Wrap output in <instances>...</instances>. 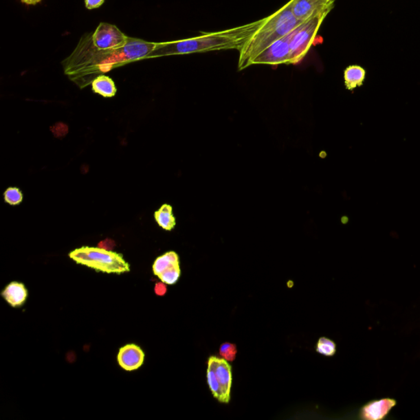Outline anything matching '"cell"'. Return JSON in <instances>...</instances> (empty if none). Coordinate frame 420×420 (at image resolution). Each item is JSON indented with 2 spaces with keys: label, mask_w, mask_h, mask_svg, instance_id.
Segmentation results:
<instances>
[{
  "label": "cell",
  "mask_w": 420,
  "mask_h": 420,
  "mask_svg": "<svg viewBox=\"0 0 420 420\" xmlns=\"http://www.w3.org/2000/svg\"><path fill=\"white\" fill-rule=\"evenodd\" d=\"M157 43L129 38L124 47L100 49L93 44L91 34L85 35L69 58L63 62L65 73L80 88L97 76L130 62L148 58Z\"/></svg>",
  "instance_id": "6da1fadb"
},
{
  "label": "cell",
  "mask_w": 420,
  "mask_h": 420,
  "mask_svg": "<svg viewBox=\"0 0 420 420\" xmlns=\"http://www.w3.org/2000/svg\"><path fill=\"white\" fill-rule=\"evenodd\" d=\"M264 21L265 19H262L221 32H203L201 36L189 39L157 43L156 48L148 58L208 53L219 50H240Z\"/></svg>",
  "instance_id": "7a4b0ae2"
},
{
  "label": "cell",
  "mask_w": 420,
  "mask_h": 420,
  "mask_svg": "<svg viewBox=\"0 0 420 420\" xmlns=\"http://www.w3.org/2000/svg\"><path fill=\"white\" fill-rule=\"evenodd\" d=\"M300 23L292 14L291 0L273 14L266 16L264 23L239 50V70L247 69L254 58L274 42L289 35Z\"/></svg>",
  "instance_id": "3957f363"
},
{
  "label": "cell",
  "mask_w": 420,
  "mask_h": 420,
  "mask_svg": "<svg viewBox=\"0 0 420 420\" xmlns=\"http://www.w3.org/2000/svg\"><path fill=\"white\" fill-rule=\"evenodd\" d=\"M69 257L76 264L98 272L121 274L130 272V265L122 254L99 247H82L73 250Z\"/></svg>",
  "instance_id": "277c9868"
},
{
  "label": "cell",
  "mask_w": 420,
  "mask_h": 420,
  "mask_svg": "<svg viewBox=\"0 0 420 420\" xmlns=\"http://www.w3.org/2000/svg\"><path fill=\"white\" fill-rule=\"evenodd\" d=\"M328 15V12H324L301 22L287 36L290 48L289 65H298L307 56L309 50L316 40L322 23Z\"/></svg>",
  "instance_id": "5b68a950"
},
{
  "label": "cell",
  "mask_w": 420,
  "mask_h": 420,
  "mask_svg": "<svg viewBox=\"0 0 420 420\" xmlns=\"http://www.w3.org/2000/svg\"><path fill=\"white\" fill-rule=\"evenodd\" d=\"M93 44L100 49H114L127 43L129 37L122 33L116 25L101 23L91 35Z\"/></svg>",
  "instance_id": "8992f818"
},
{
  "label": "cell",
  "mask_w": 420,
  "mask_h": 420,
  "mask_svg": "<svg viewBox=\"0 0 420 420\" xmlns=\"http://www.w3.org/2000/svg\"><path fill=\"white\" fill-rule=\"evenodd\" d=\"M290 48L288 44L287 36L282 38L269 48H267L257 57L254 58L250 66L265 65L269 66L289 65Z\"/></svg>",
  "instance_id": "52a82bcc"
},
{
  "label": "cell",
  "mask_w": 420,
  "mask_h": 420,
  "mask_svg": "<svg viewBox=\"0 0 420 420\" xmlns=\"http://www.w3.org/2000/svg\"><path fill=\"white\" fill-rule=\"evenodd\" d=\"M291 3L292 14L300 22L324 12L329 14L334 8V0H291Z\"/></svg>",
  "instance_id": "ba28073f"
},
{
  "label": "cell",
  "mask_w": 420,
  "mask_h": 420,
  "mask_svg": "<svg viewBox=\"0 0 420 420\" xmlns=\"http://www.w3.org/2000/svg\"><path fill=\"white\" fill-rule=\"evenodd\" d=\"M208 366L213 368L216 377L221 386L223 396V403H229L231 399L232 384V366L228 360L220 359L217 356H210L208 360Z\"/></svg>",
  "instance_id": "9c48e42d"
},
{
  "label": "cell",
  "mask_w": 420,
  "mask_h": 420,
  "mask_svg": "<svg viewBox=\"0 0 420 420\" xmlns=\"http://www.w3.org/2000/svg\"><path fill=\"white\" fill-rule=\"evenodd\" d=\"M120 366L126 371L138 370L145 362V353L142 348L135 344H127L120 348L117 356Z\"/></svg>",
  "instance_id": "30bf717a"
},
{
  "label": "cell",
  "mask_w": 420,
  "mask_h": 420,
  "mask_svg": "<svg viewBox=\"0 0 420 420\" xmlns=\"http://www.w3.org/2000/svg\"><path fill=\"white\" fill-rule=\"evenodd\" d=\"M395 406L396 401L393 399L371 401L363 407L360 411V418L366 420L383 419Z\"/></svg>",
  "instance_id": "8fae6325"
},
{
  "label": "cell",
  "mask_w": 420,
  "mask_h": 420,
  "mask_svg": "<svg viewBox=\"0 0 420 420\" xmlns=\"http://www.w3.org/2000/svg\"><path fill=\"white\" fill-rule=\"evenodd\" d=\"M1 296L12 307L18 308L27 301L28 291L23 283L12 282L4 288Z\"/></svg>",
  "instance_id": "7c38bea8"
},
{
  "label": "cell",
  "mask_w": 420,
  "mask_h": 420,
  "mask_svg": "<svg viewBox=\"0 0 420 420\" xmlns=\"http://www.w3.org/2000/svg\"><path fill=\"white\" fill-rule=\"evenodd\" d=\"M92 91L105 98H111L116 95L117 88L113 80L109 76L100 75L91 83Z\"/></svg>",
  "instance_id": "4fadbf2b"
},
{
  "label": "cell",
  "mask_w": 420,
  "mask_h": 420,
  "mask_svg": "<svg viewBox=\"0 0 420 420\" xmlns=\"http://www.w3.org/2000/svg\"><path fill=\"white\" fill-rule=\"evenodd\" d=\"M366 78V70L358 65H351L346 67L344 71V79L346 89L349 91L362 87Z\"/></svg>",
  "instance_id": "5bb4252c"
},
{
  "label": "cell",
  "mask_w": 420,
  "mask_h": 420,
  "mask_svg": "<svg viewBox=\"0 0 420 420\" xmlns=\"http://www.w3.org/2000/svg\"><path fill=\"white\" fill-rule=\"evenodd\" d=\"M155 219L160 228L166 231H172L176 226V219L173 214V207L168 203H164L155 211Z\"/></svg>",
  "instance_id": "9a60e30c"
},
{
  "label": "cell",
  "mask_w": 420,
  "mask_h": 420,
  "mask_svg": "<svg viewBox=\"0 0 420 420\" xmlns=\"http://www.w3.org/2000/svg\"><path fill=\"white\" fill-rule=\"evenodd\" d=\"M179 256L176 252H169L156 258L153 265V272L159 277L164 271L175 265H179Z\"/></svg>",
  "instance_id": "2e32d148"
},
{
  "label": "cell",
  "mask_w": 420,
  "mask_h": 420,
  "mask_svg": "<svg viewBox=\"0 0 420 420\" xmlns=\"http://www.w3.org/2000/svg\"><path fill=\"white\" fill-rule=\"evenodd\" d=\"M207 382L214 397L217 399L219 402L223 403V396L221 386H220L215 373L211 366H208L207 368Z\"/></svg>",
  "instance_id": "e0dca14e"
},
{
  "label": "cell",
  "mask_w": 420,
  "mask_h": 420,
  "mask_svg": "<svg viewBox=\"0 0 420 420\" xmlns=\"http://www.w3.org/2000/svg\"><path fill=\"white\" fill-rule=\"evenodd\" d=\"M181 276L180 265L172 267V268L164 271V273L159 276L161 282L167 284V285H174L179 280Z\"/></svg>",
  "instance_id": "ac0fdd59"
},
{
  "label": "cell",
  "mask_w": 420,
  "mask_h": 420,
  "mask_svg": "<svg viewBox=\"0 0 420 420\" xmlns=\"http://www.w3.org/2000/svg\"><path fill=\"white\" fill-rule=\"evenodd\" d=\"M316 351L325 356H333L336 353V344L329 338H321L317 342Z\"/></svg>",
  "instance_id": "d6986e66"
},
{
  "label": "cell",
  "mask_w": 420,
  "mask_h": 420,
  "mask_svg": "<svg viewBox=\"0 0 420 420\" xmlns=\"http://www.w3.org/2000/svg\"><path fill=\"white\" fill-rule=\"evenodd\" d=\"M4 201L12 206H19L23 202L22 190L18 188H8L3 193Z\"/></svg>",
  "instance_id": "ffe728a7"
},
{
  "label": "cell",
  "mask_w": 420,
  "mask_h": 420,
  "mask_svg": "<svg viewBox=\"0 0 420 420\" xmlns=\"http://www.w3.org/2000/svg\"><path fill=\"white\" fill-rule=\"evenodd\" d=\"M237 353V348L235 344L230 342H224L219 347V355L228 362L235 360Z\"/></svg>",
  "instance_id": "44dd1931"
},
{
  "label": "cell",
  "mask_w": 420,
  "mask_h": 420,
  "mask_svg": "<svg viewBox=\"0 0 420 420\" xmlns=\"http://www.w3.org/2000/svg\"><path fill=\"white\" fill-rule=\"evenodd\" d=\"M51 131H52L55 137L61 138L65 137L69 133V126L63 122H58L52 127H51Z\"/></svg>",
  "instance_id": "7402d4cb"
},
{
  "label": "cell",
  "mask_w": 420,
  "mask_h": 420,
  "mask_svg": "<svg viewBox=\"0 0 420 420\" xmlns=\"http://www.w3.org/2000/svg\"><path fill=\"white\" fill-rule=\"evenodd\" d=\"M115 241L112 239H107L101 241L100 243H99L98 244V247L106 250H109V252H112V250L115 247Z\"/></svg>",
  "instance_id": "603a6c76"
},
{
  "label": "cell",
  "mask_w": 420,
  "mask_h": 420,
  "mask_svg": "<svg viewBox=\"0 0 420 420\" xmlns=\"http://www.w3.org/2000/svg\"><path fill=\"white\" fill-rule=\"evenodd\" d=\"M167 284L163 282L157 283L155 286V292L157 296H164L167 294Z\"/></svg>",
  "instance_id": "cb8c5ba5"
},
{
  "label": "cell",
  "mask_w": 420,
  "mask_h": 420,
  "mask_svg": "<svg viewBox=\"0 0 420 420\" xmlns=\"http://www.w3.org/2000/svg\"><path fill=\"white\" fill-rule=\"evenodd\" d=\"M104 1L105 0H85V5L88 10H94L100 8Z\"/></svg>",
  "instance_id": "d4e9b609"
},
{
  "label": "cell",
  "mask_w": 420,
  "mask_h": 420,
  "mask_svg": "<svg viewBox=\"0 0 420 420\" xmlns=\"http://www.w3.org/2000/svg\"><path fill=\"white\" fill-rule=\"evenodd\" d=\"M21 1L27 5H36L37 3L41 2V0H21Z\"/></svg>",
  "instance_id": "484cf974"
}]
</instances>
